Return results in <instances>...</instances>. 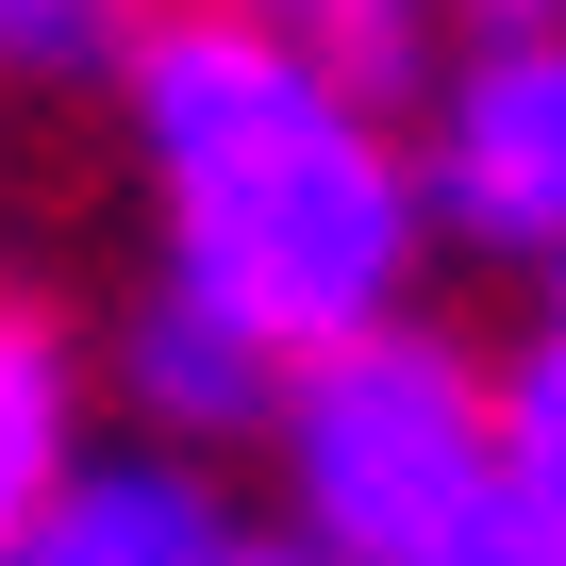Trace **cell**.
Segmentation results:
<instances>
[{
    "label": "cell",
    "instance_id": "cell-1",
    "mask_svg": "<svg viewBox=\"0 0 566 566\" xmlns=\"http://www.w3.org/2000/svg\"><path fill=\"white\" fill-rule=\"evenodd\" d=\"M101 101L134 134L150 266L200 283L217 317H250L283 367L417 317L433 200H417V134L384 101H350L301 51H266L250 18H217V0H150Z\"/></svg>",
    "mask_w": 566,
    "mask_h": 566
},
{
    "label": "cell",
    "instance_id": "cell-2",
    "mask_svg": "<svg viewBox=\"0 0 566 566\" xmlns=\"http://www.w3.org/2000/svg\"><path fill=\"white\" fill-rule=\"evenodd\" d=\"M266 483H283V533L317 566H483V533H500V384H483V350L433 334V317L301 350L283 417H266Z\"/></svg>",
    "mask_w": 566,
    "mask_h": 566
},
{
    "label": "cell",
    "instance_id": "cell-3",
    "mask_svg": "<svg viewBox=\"0 0 566 566\" xmlns=\"http://www.w3.org/2000/svg\"><path fill=\"white\" fill-rule=\"evenodd\" d=\"M417 200H433V250L467 266H516V283H566V34H500V51H450L417 84Z\"/></svg>",
    "mask_w": 566,
    "mask_h": 566
},
{
    "label": "cell",
    "instance_id": "cell-4",
    "mask_svg": "<svg viewBox=\"0 0 566 566\" xmlns=\"http://www.w3.org/2000/svg\"><path fill=\"white\" fill-rule=\"evenodd\" d=\"M84 367H101V400H117L150 450H200V467L266 450V417H283V350H266L250 317H217L200 283H167V266L117 301V334H101Z\"/></svg>",
    "mask_w": 566,
    "mask_h": 566
},
{
    "label": "cell",
    "instance_id": "cell-5",
    "mask_svg": "<svg viewBox=\"0 0 566 566\" xmlns=\"http://www.w3.org/2000/svg\"><path fill=\"white\" fill-rule=\"evenodd\" d=\"M233 483L200 450H150V433H84V467L51 483L34 549L18 566H233Z\"/></svg>",
    "mask_w": 566,
    "mask_h": 566
},
{
    "label": "cell",
    "instance_id": "cell-6",
    "mask_svg": "<svg viewBox=\"0 0 566 566\" xmlns=\"http://www.w3.org/2000/svg\"><path fill=\"white\" fill-rule=\"evenodd\" d=\"M84 433H101V367H84V334H67L51 301H18V283H0V566L34 549V516H51V483L84 467Z\"/></svg>",
    "mask_w": 566,
    "mask_h": 566
},
{
    "label": "cell",
    "instance_id": "cell-7",
    "mask_svg": "<svg viewBox=\"0 0 566 566\" xmlns=\"http://www.w3.org/2000/svg\"><path fill=\"white\" fill-rule=\"evenodd\" d=\"M483 384H500V533L566 566V283H533V317L483 350Z\"/></svg>",
    "mask_w": 566,
    "mask_h": 566
},
{
    "label": "cell",
    "instance_id": "cell-8",
    "mask_svg": "<svg viewBox=\"0 0 566 566\" xmlns=\"http://www.w3.org/2000/svg\"><path fill=\"white\" fill-rule=\"evenodd\" d=\"M217 18H250L266 51L334 67V84L384 101V117H417V84L450 67V0H217Z\"/></svg>",
    "mask_w": 566,
    "mask_h": 566
},
{
    "label": "cell",
    "instance_id": "cell-9",
    "mask_svg": "<svg viewBox=\"0 0 566 566\" xmlns=\"http://www.w3.org/2000/svg\"><path fill=\"white\" fill-rule=\"evenodd\" d=\"M150 0H0V84L18 101H67V84H117Z\"/></svg>",
    "mask_w": 566,
    "mask_h": 566
},
{
    "label": "cell",
    "instance_id": "cell-10",
    "mask_svg": "<svg viewBox=\"0 0 566 566\" xmlns=\"http://www.w3.org/2000/svg\"><path fill=\"white\" fill-rule=\"evenodd\" d=\"M500 34H566V0H450V51H500Z\"/></svg>",
    "mask_w": 566,
    "mask_h": 566
},
{
    "label": "cell",
    "instance_id": "cell-11",
    "mask_svg": "<svg viewBox=\"0 0 566 566\" xmlns=\"http://www.w3.org/2000/svg\"><path fill=\"white\" fill-rule=\"evenodd\" d=\"M233 566H317V549L283 533V516H250V533H233Z\"/></svg>",
    "mask_w": 566,
    "mask_h": 566
}]
</instances>
